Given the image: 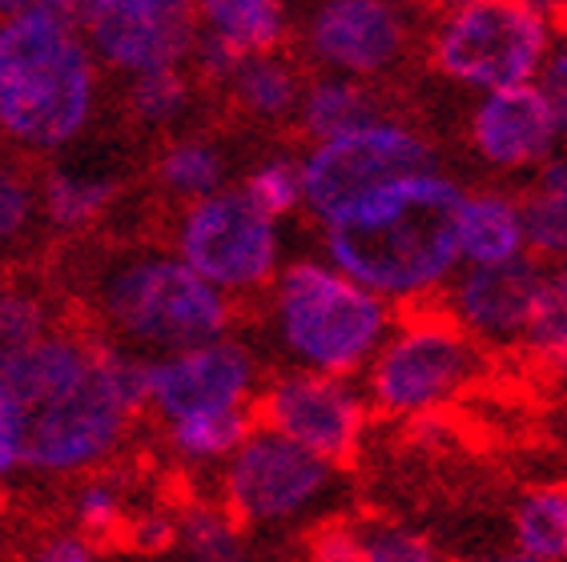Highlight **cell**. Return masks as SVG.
Listing matches in <instances>:
<instances>
[{"label":"cell","instance_id":"4","mask_svg":"<svg viewBox=\"0 0 567 562\" xmlns=\"http://www.w3.org/2000/svg\"><path fill=\"white\" fill-rule=\"evenodd\" d=\"M274 325L302 370L350 378L371 366L391 337V310L334 266L295 261L274 285Z\"/></svg>","mask_w":567,"mask_h":562},{"label":"cell","instance_id":"31","mask_svg":"<svg viewBox=\"0 0 567 562\" xmlns=\"http://www.w3.org/2000/svg\"><path fill=\"white\" fill-rule=\"evenodd\" d=\"M189 85L177 69H153L133 81V108L142 113L145 121H169L186 108Z\"/></svg>","mask_w":567,"mask_h":562},{"label":"cell","instance_id":"41","mask_svg":"<svg viewBox=\"0 0 567 562\" xmlns=\"http://www.w3.org/2000/svg\"><path fill=\"white\" fill-rule=\"evenodd\" d=\"M463 562H539V559H532V554H524V551H495V554H475V559H463Z\"/></svg>","mask_w":567,"mask_h":562},{"label":"cell","instance_id":"12","mask_svg":"<svg viewBox=\"0 0 567 562\" xmlns=\"http://www.w3.org/2000/svg\"><path fill=\"white\" fill-rule=\"evenodd\" d=\"M254 398H258V362L250 350L229 337L150 362V410L165 426L194 414L250 410Z\"/></svg>","mask_w":567,"mask_h":562},{"label":"cell","instance_id":"1","mask_svg":"<svg viewBox=\"0 0 567 562\" xmlns=\"http://www.w3.org/2000/svg\"><path fill=\"white\" fill-rule=\"evenodd\" d=\"M467 197L439 174H415L386 185L330 221L327 253L334 270L379 293L382 302L415 310L455 270L458 221Z\"/></svg>","mask_w":567,"mask_h":562},{"label":"cell","instance_id":"15","mask_svg":"<svg viewBox=\"0 0 567 562\" xmlns=\"http://www.w3.org/2000/svg\"><path fill=\"white\" fill-rule=\"evenodd\" d=\"M403 41L406 24L391 0H327L310 21V49L342 73H382Z\"/></svg>","mask_w":567,"mask_h":562},{"label":"cell","instance_id":"29","mask_svg":"<svg viewBox=\"0 0 567 562\" xmlns=\"http://www.w3.org/2000/svg\"><path fill=\"white\" fill-rule=\"evenodd\" d=\"M359 554L362 562H443L419 530L382 519H359Z\"/></svg>","mask_w":567,"mask_h":562},{"label":"cell","instance_id":"25","mask_svg":"<svg viewBox=\"0 0 567 562\" xmlns=\"http://www.w3.org/2000/svg\"><path fill=\"white\" fill-rule=\"evenodd\" d=\"M234 81H238L241 105L254 108L258 117H282L286 108L298 101L295 73L274 56H250Z\"/></svg>","mask_w":567,"mask_h":562},{"label":"cell","instance_id":"24","mask_svg":"<svg viewBox=\"0 0 567 562\" xmlns=\"http://www.w3.org/2000/svg\"><path fill=\"white\" fill-rule=\"evenodd\" d=\"M113 201V185L105 177H81V174H49L44 181V209L49 221L61 229H85L97 221L105 206Z\"/></svg>","mask_w":567,"mask_h":562},{"label":"cell","instance_id":"43","mask_svg":"<svg viewBox=\"0 0 567 562\" xmlns=\"http://www.w3.org/2000/svg\"><path fill=\"white\" fill-rule=\"evenodd\" d=\"M0 510H4V490H0Z\"/></svg>","mask_w":567,"mask_h":562},{"label":"cell","instance_id":"42","mask_svg":"<svg viewBox=\"0 0 567 562\" xmlns=\"http://www.w3.org/2000/svg\"><path fill=\"white\" fill-rule=\"evenodd\" d=\"M435 4L447 12H463V9H471V4H480V0H435Z\"/></svg>","mask_w":567,"mask_h":562},{"label":"cell","instance_id":"6","mask_svg":"<svg viewBox=\"0 0 567 562\" xmlns=\"http://www.w3.org/2000/svg\"><path fill=\"white\" fill-rule=\"evenodd\" d=\"M487 357L447 310H411L371 362V406L386 418H435L483 378Z\"/></svg>","mask_w":567,"mask_h":562},{"label":"cell","instance_id":"10","mask_svg":"<svg viewBox=\"0 0 567 562\" xmlns=\"http://www.w3.org/2000/svg\"><path fill=\"white\" fill-rule=\"evenodd\" d=\"M177 258L221 293L258 290L278 270L274 217L246 194H214L182 217Z\"/></svg>","mask_w":567,"mask_h":562},{"label":"cell","instance_id":"33","mask_svg":"<svg viewBox=\"0 0 567 562\" xmlns=\"http://www.w3.org/2000/svg\"><path fill=\"white\" fill-rule=\"evenodd\" d=\"M306 562H362L359 554V519L318 522L306 539Z\"/></svg>","mask_w":567,"mask_h":562},{"label":"cell","instance_id":"3","mask_svg":"<svg viewBox=\"0 0 567 562\" xmlns=\"http://www.w3.org/2000/svg\"><path fill=\"white\" fill-rule=\"evenodd\" d=\"M142 410H150V362L97 346V362L85 378L24 418V470H93L117 455Z\"/></svg>","mask_w":567,"mask_h":562},{"label":"cell","instance_id":"40","mask_svg":"<svg viewBox=\"0 0 567 562\" xmlns=\"http://www.w3.org/2000/svg\"><path fill=\"white\" fill-rule=\"evenodd\" d=\"M524 12H532L535 21H544L547 29H567V0H515Z\"/></svg>","mask_w":567,"mask_h":562},{"label":"cell","instance_id":"27","mask_svg":"<svg viewBox=\"0 0 567 562\" xmlns=\"http://www.w3.org/2000/svg\"><path fill=\"white\" fill-rule=\"evenodd\" d=\"M527 350H532V357L539 366L567 382V261L551 273L547 305L544 314H539V325L527 337Z\"/></svg>","mask_w":567,"mask_h":562},{"label":"cell","instance_id":"16","mask_svg":"<svg viewBox=\"0 0 567 562\" xmlns=\"http://www.w3.org/2000/svg\"><path fill=\"white\" fill-rule=\"evenodd\" d=\"M471 137H475V149L492 165L524 169V165L544 162L556 145L559 129L539 85H515L492 93L475 108Z\"/></svg>","mask_w":567,"mask_h":562},{"label":"cell","instance_id":"11","mask_svg":"<svg viewBox=\"0 0 567 562\" xmlns=\"http://www.w3.org/2000/svg\"><path fill=\"white\" fill-rule=\"evenodd\" d=\"M254 418L286 443L302 446L330 466H347L367 438L371 406L347 378H330L315 370H295L274 378L254 398Z\"/></svg>","mask_w":567,"mask_h":562},{"label":"cell","instance_id":"37","mask_svg":"<svg viewBox=\"0 0 567 562\" xmlns=\"http://www.w3.org/2000/svg\"><path fill=\"white\" fill-rule=\"evenodd\" d=\"M539 93H544L547 105H551L559 137H567V44L547 56L544 69H539Z\"/></svg>","mask_w":567,"mask_h":562},{"label":"cell","instance_id":"18","mask_svg":"<svg viewBox=\"0 0 567 562\" xmlns=\"http://www.w3.org/2000/svg\"><path fill=\"white\" fill-rule=\"evenodd\" d=\"M515 551L539 562H567V482L527 487L512 514Z\"/></svg>","mask_w":567,"mask_h":562},{"label":"cell","instance_id":"32","mask_svg":"<svg viewBox=\"0 0 567 562\" xmlns=\"http://www.w3.org/2000/svg\"><path fill=\"white\" fill-rule=\"evenodd\" d=\"M121 547H130L137 554H162L177 547V510L165 507H145L133 510L121 534Z\"/></svg>","mask_w":567,"mask_h":562},{"label":"cell","instance_id":"36","mask_svg":"<svg viewBox=\"0 0 567 562\" xmlns=\"http://www.w3.org/2000/svg\"><path fill=\"white\" fill-rule=\"evenodd\" d=\"M101 9H105V0H0V12H9L12 17H53V21L61 24H89L93 29V21L101 17Z\"/></svg>","mask_w":567,"mask_h":562},{"label":"cell","instance_id":"38","mask_svg":"<svg viewBox=\"0 0 567 562\" xmlns=\"http://www.w3.org/2000/svg\"><path fill=\"white\" fill-rule=\"evenodd\" d=\"M197 61H202V69H206L209 76H238L241 65H246L250 56L241 53V49H234L226 37L206 33L202 41H197Z\"/></svg>","mask_w":567,"mask_h":562},{"label":"cell","instance_id":"34","mask_svg":"<svg viewBox=\"0 0 567 562\" xmlns=\"http://www.w3.org/2000/svg\"><path fill=\"white\" fill-rule=\"evenodd\" d=\"M24 470V406L0 370V478Z\"/></svg>","mask_w":567,"mask_h":562},{"label":"cell","instance_id":"20","mask_svg":"<svg viewBox=\"0 0 567 562\" xmlns=\"http://www.w3.org/2000/svg\"><path fill=\"white\" fill-rule=\"evenodd\" d=\"M254 430H258V418L250 406V410H214L182 418L165 426V438L174 446V455L186 462H221V458L229 462Z\"/></svg>","mask_w":567,"mask_h":562},{"label":"cell","instance_id":"8","mask_svg":"<svg viewBox=\"0 0 567 562\" xmlns=\"http://www.w3.org/2000/svg\"><path fill=\"white\" fill-rule=\"evenodd\" d=\"M415 174H435L431 145L411 129H403V125L374 121V125L347 133V137L322 140L306 157V206L330 226V221H339L347 209H354L371 194Z\"/></svg>","mask_w":567,"mask_h":562},{"label":"cell","instance_id":"30","mask_svg":"<svg viewBox=\"0 0 567 562\" xmlns=\"http://www.w3.org/2000/svg\"><path fill=\"white\" fill-rule=\"evenodd\" d=\"M241 194L250 197L254 206L262 209L266 217H282V214H290L298 201H306L302 169H298L295 162H286V157H278V162H266V165H258V169H254Z\"/></svg>","mask_w":567,"mask_h":562},{"label":"cell","instance_id":"28","mask_svg":"<svg viewBox=\"0 0 567 562\" xmlns=\"http://www.w3.org/2000/svg\"><path fill=\"white\" fill-rule=\"evenodd\" d=\"M73 514H76V527H81L85 539L121 542L125 522H130L133 510L125 507L117 482H110V478H93V482H85V487L76 490Z\"/></svg>","mask_w":567,"mask_h":562},{"label":"cell","instance_id":"23","mask_svg":"<svg viewBox=\"0 0 567 562\" xmlns=\"http://www.w3.org/2000/svg\"><path fill=\"white\" fill-rule=\"evenodd\" d=\"M177 551L186 562H246L241 522L226 507L194 502L177 510Z\"/></svg>","mask_w":567,"mask_h":562},{"label":"cell","instance_id":"22","mask_svg":"<svg viewBox=\"0 0 567 562\" xmlns=\"http://www.w3.org/2000/svg\"><path fill=\"white\" fill-rule=\"evenodd\" d=\"M302 125L310 137H318V145L334 137H347V133L374 125V101L367 97V89H359L354 81H318V85L306 93Z\"/></svg>","mask_w":567,"mask_h":562},{"label":"cell","instance_id":"39","mask_svg":"<svg viewBox=\"0 0 567 562\" xmlns=\"http://www.w3.org/2000/svg\"><path fill=\"white\" fill-rule=\"evenodd\" d=\"M33 562H97L89 539H76V534H56L33 554Z\"/></svg>","mask_w":567,"mask_h":562},{"label":"cell","instance_id":"19","mask_svg":"<svg viewBox=\"0 0 567 562\" xmlns=\"http://www.w3.org/2000/svg\"><path fill=\"white\" fill-rule=\"evenodd\" d=\"M524 214L527 249L539 261H567V162H547L535 177L527 197L519 201Z\"/></svg>","mask_w":567,"mask_h":562},{"label":"cell","instance_id":"5","mask_svg":"<svg viewBox=\"0 0 567 562\" xmlns=\"http://www.w3.org/2000/svg\"><path fill=\"white\" fill-rule=\"evenodd\" d=\"M97 310L125 342L162 350V357L218 342L234 318L218 285L165 253H142L110 266L97 281Z\"/></svg>","mask_w":567,"mask_h":562},{"label":"cell","instance_id":"2","mask_svg":"<svg viewBox=\"0 0 567 562\" xmlns=\"http://www.w3.org/2000/svg\"><path fill=\"white\" fill-rule=\"evenodd\" d=\"M93 65L85 44L53 17L0 24V129L33 149H56L85 129Z\"/></svg>","mask_w":567,"mask_h":562},{"label":"cell","instance_id":"14","mask_svg":"<svg viewBox=\"0 0 567 562\" xmlns=\"http://www.w3.org/2000/svg\"><path fill=\"white\" fill-rule=\"evenodd\" d=\"M197 41V0H105L93 21V44L130 73L177 69Z\"/></svg>","mask_w":567,"mask_h":562},{"label":"cell","instance_id":"17","mask_svg":"<svg viewBox=\"0 0 567 562\" xmlns=\"http://www.w3.org/2000/svg\"><path fill=\"white\" fill-rule=\"evenodd\" d=\"M524 214H519L512 197H467L463 221H458V253H463L471 270H480V266H507V261L524 258Z\"/></svg>","mask_w":567,"mask_h":562},{"label":"cell","instance_id":"26","mask_svg":"<svg viewBox=\"0 0 567 562\" xmlns=\"http://www.w3.org/2000/svg\"><path fill=\"white\" fill-rule=\"evenodd\" d=\"M162 181L182 197H206L218 194L221 185V157L209 145H197V140H182L174 149H165L162 157Z\"/></svg>","mask_w":567,"mask_h":562},{"label":"cell","instance_id":"13","mask_svg":"<svg viewBox=\"0 0 567 562\" xmlns=\"http://www.w3.org/2000/svg\"><path fill=\"white\" fill-rule=\"evenodd\" d=\"M551 273L539 258H515L507 266H480L451 285L447 314L487 346H519L539 325L547 305Z\"/></svg>","mask_w":567,"mask_h":562},{"label":"cell","instance_id":"35","mask_svg":"<svg viewBox=\"0 0 567 562\" xmlns=\"http://www.w3.org/2000/svg\"><path fill=\"white\" fill-rule=\"evenodd\" d=\"M33 221V189L17 169L0 165V246L21 238Z\"/></svg>","mask_w":567,"mask_h":562},{"label":"cell","instance_id":"7","mask_svg":"<svg viewBox=\"0 0 567 562\" xmlns=\"http://www.w3.org/2000/svg\"><path fill=\"white\" fill-rule=\"evenodd\" d=\"M547 29L515 0H480L451 12L435 37V65L471 89L532 85V73L547 61Z\"/></svg>","mask_w":567,"mask_h":562},{"label":"cell","instance_id":"21","mask_svg":"<svg viewBox=\"0 0 567 562\" xmlns=\"http://www.w3.org/2000/svg\"><path fill=\"white\" fill-rule=\"evenodd\" d=\"M209 21V33L226 37L246 56L270 53L282 41V4L278 0H197Z\"/></svg>","mask_w":567,"mask_h":562},{"label":"cell","instance_id":"9","mask_svg":"<svg viewBox=\"0 0 567 562\" xmlns=\"http://www.w3.org/2000/svg\"><path fill=\"white\" fill-rule=\"evenodd\" d=\"M330 487L334 466L258 426L226 462L221 502L241 527H274L310 514L330 495Z\"/></svg>","mask_w":567,"mask_h":562}]
</instances>
